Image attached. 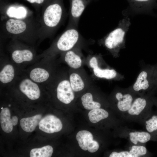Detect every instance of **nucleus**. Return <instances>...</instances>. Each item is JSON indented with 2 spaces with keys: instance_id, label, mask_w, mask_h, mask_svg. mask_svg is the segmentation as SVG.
<instances>
[{
  "instance_id": "14",
  "label": "nucleus",
  "mask_w": 157,
  "mask_h": 157,
  "mask_svg": "<svg viewBox=\"0 0 157 157\" xmlns=\"http://www.w3.org/2000/svg\"><path fill=\"white\" fill-rule=\"evenodd\" d=\"M68 78L71 87L74 92L82 91L86 86L84 78L80 74L77 72H72L69 74Z\"/></svg>"
},
{
  "instance_id": "9",
  "label": "nucleus",
  "mask_w": 157,
  "mask_h": 157,
  "mask_svg": "<svg viewBox=\"0 0 157 157\" xmlns=\"http://www.w3.org/2000/svg\"><path fill=\"white\" fill-rule=\"evenodd\" d=\"M39 127L41 130L45 133H52L60 131L63 125L60 120L56 116L48 115L41 119Z\"/></svg>"
},
{
  "instance_id": "15",
  "label": "nucleus",
  "mask_w": 157,
  "mask_h": 157,
  "mask_svg": "<svg viewBox=\"0 0 157 157\" xmlns=\"http://www.w3.org/2000/svg\"><path fill=\"white\" fill-rule=\"evenodd\" d=\"M76 138L81 148L84 151L88 150V145L93 140L92 134L86 130H82L77 133Z\"/></svg>"
},
{
  "instance_id": "32",
  "label": "nucleus",
  "mask_w": 157,
  "mask_h": 157,
  "mask_svg": "<svg viewBox=\"0 0 157 157\" xmlns=\"http://www.w3.org/2000/svg\"><path fill=\"white\" fill-rule=\"evenodd\" d=\"M156 70H155V73L154 74V76L155 77V78H154V80L156 84H157V68L156 69Z\"/></svg>"
},
{
  "instance_id": "22",
  "label": "nucleus",
  "mask_w": 157,
  "mask_h": 157,
  "mask_svg": "<svg viewBox=\"0 0 157 157\" xmlns=\"http://www.w3.org/2000/svg\"><path fill=\"white\" fill-rule=\"evenodd\" d=\"M147 73L145 71L141 72L139 75L133 88L135 91H139L141 90H146L149 87V82L147 79Z\"/></svg>"
},
{
  "instance_id": "30",
  "label": "nucleus",
  "mask_w": 157,
  "mask_h": 157,
  "mask_svg": "<svg viewBox=\"0 0 157 157\" xmlns=\"http://www.w3.org/2000/svg\"><path fill=\"white\" fill-rule=\"evenodd\" d=\"M31 3H36L38 4H41L43 3L44 0H26Z\"/></svg>"
},
{
  "instance_id": "5",
  "label": "nucleus",
  "mask_w": 157,
  "mask_h": 157,
  "mask_svg": "<svg viewBox=\"0 0 157 157\" xmlns=\"http://www.w3.org/2000/svg\"><path fill=\"white\" fill-rule=\"evenodd\" d=\"M130 25V20L125 18L121 20L118 26L99 41L110 50L118 48L124 41L126 34Z\"/></svg>"
},
{
  "instance_id": "17",
  "label": "nucleus",
  "mask_w": 157,
  "mask_h": 157,
  "mask_svg": "<svg viewBox=\"0 0 157 157\" xmlns=\"http://www.w3.org/2000/svg\"><path fill=\"white\" fill-rule=\"evenodd\" d=\"M108 115V113L106 111L100 108L91 110L88 114L90 121L93 123H97L107 118Z\"/></svg>"
},
{
  "instance_id": "20",
  "label": "nucleus",
  "mask_w": 157,
  "mask_h": 157,
  "mask_svg": "<svg viewBox=\"0 0 157 157\" xmlns=\"http://www.w3.org/2000/svg\"><path fill=\"white\" fill-rule=\"evenodd\" d=\"M147 102L145 99L138 98L132 104L131 107L128 110V113L131 115H138L144 108Z\"/></svg>"
},
{
  "instance_id": "24",
  "label": "nucleus",
  "mask_w": 157,
  "mask_h": 157,
  "mask_svg": "<svg viewBox=\"0 0 157 157\" xmlns=\"http://www.w3.org/2000/svg\"><path fill=\"white\" fill-rule=\"evenodd\" d=\"M133 101V98L130 94H126L123 96L121 99L118 101L117 106L121 111H128L131 107Z\"/></svg>"
},
{
  "instance_id": "19",
  "label": "nucleus",
  "mask_w": 157,
  "mask_h": 157,
  "mask_svg": "<svg viewBox=\"0 0 157 157\" xmlns=\"http://www.w3.org/2000/svg\"><path fill=\"white\" fill-rule=\"evenodd\" d=\"M130 139L133 144H136L138 142L145 143L149 141L151 139L150 134L146 132H131L129 134Z\"/></svg>"
},
{
  "instance_id": "31",
  "label": "nucleus",
  "mask_w": 157,
  "mask_h": 157,
  "mask_svg": "<svg viewBox=\"0 0 157 157\" xmlns=\"http://www.w3.org/2000/svg\"><path fill=\"white\" fill-rule=\"evenodd\" d=\"M123 96L121 93L118 92L116 94L115 97L117 100L118 101L122 98Z\"/></svg>"
},
{
  "instance_id": "26",
  "label": "nucleus",
  "mask_w": 157,
  "mask_h": 157,
  "mask_svg": "<svg viewBox=\"0 0 157 157\" xmlns=\"http://www.w3.org/2000/svg\"><path fill=\"white\" fill-rule=\"evenodd\" d=\"M129 152L133 157H138L145 155L147 153V149L143 146L133 145Z\"/></svg>"
},
{
  "instance_id": "34",
  "label": "nucleus",
  "mask_w": 157,
  "mask_h": 157,
  "mask_svg": "<svg viewBox=\"0 0 157 157\" xmlns=\"http://www.w3.org/2000/svg\"><path fill=\"white\" fill-rule=\"evenodd\" d=\"M11 106V104H9L8 105V106H9V107H10Z\"/></svg>"
},
{
  "instance_id": "35",
  "label": "nucleus",
  "mask_w": 157,
  "mask_h": 157,
  "mask_svg": "<svg viewBox=\"0 0 157 157\" xmlns=\"http://www.w3.org/2000/svg\"><path fill=\"white\" fill-rule=\"evenodd\" d=\"M3 107H2L1 108V109L2 110V109H3Z\"/></svg>"
},
{
  "instance_id": "2",
  "label": "nucleus",
  "mask_w": 157,
  "mask_h": 157,
  "mask_svg": "<svg viewBox=\"0 0 157 157\" xmlns=\"http://www.w3.org/2000/svg\"><path fill=\"white\" fill-rule=\"evenodd\" d=\"M62 6L55 3L49 5L42 13L41 34L52 35L61 23L65 15Z\"/></svg>"
},
{
  "instance_id": "18",
  "label": "nucleus",
  "mask_w": 157,
  "mask_h": 157,
  "mask_svg": "<svg viewBox=\"0 0 157 157\" xmlns=\"http://www.w3.org/2000/svg\"><path fill=\"white\" fill-rule=\"evenodd\" d=\"M81 101L83 106L87 110L99 108L101 106L100 103L93 100L92 95L90 92L83 94L81 97Z\"/></svg>"
},
{
  "instance_id": "27",
  "label": "nucleus",
  "mask_w": 157,
  "mask_h": 157,
  "mask_svg": "<svg viewBox=\"0 0 157 157\" xmlns=\"http://www.w3.org/2000/svg\"><path fill=\"white\" fill-rule=\"evenodd\" d=\"M99 145L98 142L96 141L92 140L89 144L88 151L90 153H94L96 151L99 149Z\"/></svg>"
},
{
  "instance_id": "16",
  "label": "nucleus",
  "mask_w": 157,
  "mask_h": 157,
  "mask_svg": "<svg viewBox=\"0 0 157 157\" xmlns=\"http://www.w3.org/2000/svg\"><path fill=\"white\" fill-rule=\"evenodd\" d=\"M28 13L26 8L23 6H10L6 11V14L9 17L18 19H24L27 17Z\"/></svg>"
},
{
  "instance_id": "8",
  "label": "nucleus",
  "mask_w": 157,
  "mask_h": 157,
  "mask_svg": "<svg viewBox=\"0 0 157 157\" xmlns=\"http://www.w3.org/2000/svg\"><path fill=\"white\" fill-rule=\"evenodd\" d=\"M5 28L8 33L17 37L27 31L29 29V24L24 19L10 18L5 23Z\"/></svg>"
},
{
  "instance_id": "6",
  "label": "nucleus",
  "mask_w": 157,
  "mask_h": 157,
  "mask_svg": "<svg viewBox=\"0 0 157 157\" xmlns=\"http://www.w3.org/2000/svg\"><path fill=\"white\" fill-rule=\"evenodd\" d=\"M48 58L45 57L42 61L31 68L26 72L28 77L34 82L43 85L48 82L55 73L52 68Z\"/></svg>"
},
{
  "instance_id": "21",
  "label": "nucleus",
  "mask_w": 157,
  "mask_h": 157,
  "mask_svg": "<svg viewBox=\"0 0 157 157\" xmlns=\"http://www.w3.org/2000/svg\"><path fill=\"white\" fill-rule=\"evenodd\" d=\"M53 151L52 147L47 145L40 148L32 149L30 152L31 157H50Z\"/></svg>"
},
{
  "instance_id": "3",
  "label": "nucleus",
  "mask_w": 157,
  "mask_h": 157,
  "mask_svg": "<svg viewBox=\"0 0 157 157\" xmlns=\"http://www.w3.org/2000/svg\"><path fill=\"white\" fill-rule=\"evenodd\" d=\"M10 86L18 90L31 100H35L40 97L43 85L31 80L26 73L19 72Z\"/></svg>"
},
{
  "instance_id": "4",
  "label": "nucleus",
  "mask_w": 157,
  "mask_h": 157,
  "mask_svg": "<svg viewBox=\"0 0 157 157\" xmlns=\"http://www.w3.org/2000/svg\"><path fill=\"white\" fill-rule=\"evenodd\" d=\"M47 83L55 87L57 98L62 103L69 104L74 99V92L71 87L69 78L62 74L55 73Z\"/></svg>"
},
{
  "instance_id": "1",
  "label": "nucleus",
  "mask_w": 157,
  "mask_h": 157,
  "mask_svg": "<svg viewBox=\"0 0 157 157\" xmlns=\"http://www.w3.org/2000/svg\"><path fill=\"white\" fill-rule=\"evenodd\" d=\"M82 40L77 28L67 27L50 48L44 53V57H53L58 53H64L78 46Z\"/></svg>"
},
{
  "instance_id": "23",
  "label": "nucleus",
  "mask_w": 157,
  "mask_h": 157,
  "mask_svg": "<svg viewBox=\"0 0 157 157\" xmlns=\"http://www.w3.org/2000/svg\"><path fill=\"white\" fill-rule=\"evenodd\" d=\"M94 74L99 78L111 79L115 78L117 76L116 72L113 69H102L99 66L93 69Z\"/></svg>"
},
{
  "instance_id": "13",
  "label": "nucleus",
  "mask_w": 157,
  "mask_h": 157,
  "mask_svg": "<svg viewBox=\"0 0 157 157\" xmlns=\"http://www.w3.org/2000/svg\"><path fill=\"white\" fill-rule=\"evenodd\" d=\"M42 117L41 115L38 114L31 117L22 119L20 121L21 128L26 132H33L39 125Z\"/></svg>"
},
{
  "instance_id": "25",
  "label": "nucleus",
  "mask_w": 157,
  "mask_h": 157,
  "mask_svg": "<svg viewBox=\"0 0 157 157\" xmlns=\"http://www.w3.org/2000/svg\"><path fill=\"white\" fill-rule=\"evenodd\" d=\"M146 128L150 133L157 131V115H154L146 122Z\"/></svg>"
},
{
  "instance_id": "29",
  "label": "nucleus",
  "mask_w": 157,
  "mask_h": 157,
  "mask_svg": "<svg viewBox=\"0 0 157 157\" xmlns=\"http://www.w3.org/2000/svg\"><path fill=\"white\" fill-rule=\"evenodd\" d=\"M89 64L90 67L92 69L98 66L97 57L95 56L91 57L89 60Z\"/></svg>"
},
{
  "instance_id": "10",
  "label": "nucleus",
  "mask_w": 157,
  "mask_h": 157,
  "mask_svg": "<svg viewBox=\"0 0 157 157\" xmlns=\"http://www.w3.org/2000/svg\"><path fill=\"white\" fill-rule=\"evenodd\" d=\"M17 66L13 62H8L3 65L0 71V81L2 84L8 85L16 78L19 72Z\"/></svg>"
},
{
  "instance_id": "33",
  "label": "nucleus",
  "mask_w": 157,
  "mask_h": 157,
  "mask_svg": "<svg viewBox=\"0 0 157 157\" xmlns=\"http://www.w3.org/2000/svg\"><path fill=\"white\" fill-rule=\"evenodd\" d=\"M135 0L139 1H148V0Z\"/></svg>"
},
{
  "instance_id": "11",
  "label": "nucleus",
  "mask_w": 157,
  "mask_h": 157,
  "mask_svg": "<svg viewBox=\"0 0 157 157\" xmlns=\"http://www.w3.org/2000/svg\"><path fill=\"white\" fill-rule=\"evenodd\" d=\"M79 50L77 46L71 50L62 53L65 62L73 69H78L82 65V60Z\"/></svg>"
},
{
  "instance_id": "7",
  "label": "nucleus",
  "mask_w": 157,
  "mask_h": 157,
  "mask_svg": "<svg viewBox=\"0 0 157 157\" xmlns=\"http://www.w3.org/2000/svg\"><path fill=\"white\" fill-rule=\"evenodd\" d=\"M10 56L12 62L17 66L31 62L35 56L34 51L31 48L21 47L12 50Z\"/></svg>"
},
{
  "instance_id": "28",
  "label": "nucleus",
  "mask_w": 157,
  "mask_h": 157,
  "mask_svg": "<svg viewBox=\"0 0 157 157\" xmlns=\"http://www.w3.org/2000/svg\"><path fill=\"white\" fill-rule=\"evenodd\" d=\"M110 157H133L128 151H122L119 152L114 151L109 156Z\"/></svg>"
},
{
  "instance_id": "12",
  "label": "nucleus",
  "mask_w": 157,
  "mask_h": 157,
  "mask_svg": "<svg viewBox=\"0 0 157 157\" xmlns=\"http://www.w3.org/2000/svg\"><path fill=\"white\" fill-rule=\"evenodd\" d=\"M1 127L3 130L6 133L11 132L13 126L16 125L18 122V118L16 116L10 118V113L9 109L7 108L2 109L0 114Z\"/></svg>"
}]
</instances>
